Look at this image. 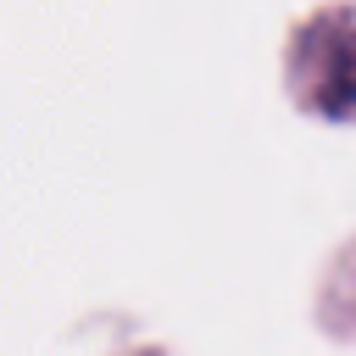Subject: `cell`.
Returning <instances> with one entry per match:
<instances>
[{"label": "cell", "mask_w": 356, "mask_h": 356, "mask_svg": "<svg viewBox=\"0 0 356 356\" xmlns=\"http://www.w3.org/2000/svg\"><path fill=\"white\" fill-rule=\"evenodd\" d=\"M289 95L328 122H356V6H328L289 39Z\"/></svg>", "instance_id": "1"}]
</instances>
